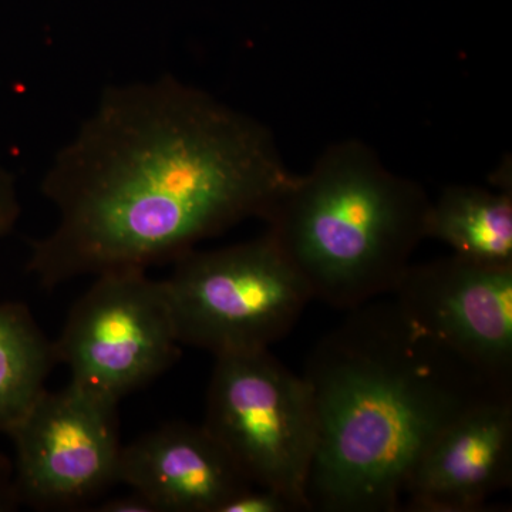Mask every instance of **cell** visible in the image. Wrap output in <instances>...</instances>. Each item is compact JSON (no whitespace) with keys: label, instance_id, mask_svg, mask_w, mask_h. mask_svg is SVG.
<instances>
[{"label":"cell","instance_id":"cell-12","mask_svg":"<svg viewBox=\"0 0 512 512\" xmlns=\"http://www.w3.org/2000/svg\"><path fill=\"white\" fill-rule=\"evenodd\" d=\"M56 363L55 346L28 306L0 303V433H8L45 393Z\"/></svg>","mask_w":512,"mask_h":512},{"label":"cell","instance_id":"cell-16","mask_svg":"<svg viewBox=\"0 0 512 512\" xmlns=\"http://www.w3.org/2000/svg\"><path fill=\"white\" fill-rule=\"evenodd\" d=\"M20 505L15 468L8 457L0 454V512L18 510Z\"/></svg>","mask_w":512,"mask_h":512},{"label":"cell","instance_id":"cell-2","mask_svg":"<svg viewBox=\"0 0 512 512\" xmlns=\"http://www.w3.org/2000/svg\"><path fill=\"white\" fill-rule=\"evenodd\" d=\"M348 312L316 343L303 373L318 427L309 511H399L431 441L468 410L512 392L431 338L393 296Z\"/></svg>","mask_w":512,"mask_h":512},{"label":"cell","instance_id":"cell-10","mask_svg":"<svg viewBox=\"0 0 512 512\" xmlns=\"http://www.w3.org/2000/svg\"><path fill=\"white\" fill-rule=\"evenodd\" d=\"M117 484L140 491L160 512H220L252 485L204 424L188 423L165 424L121 447Z\"/></svg>","mask_w":512,"mask_h":512},{"label":"cell","instance_id":"cell-13","mask_svg":"<svg viewBox=\"0 0 512 512\" xmlns=\"http://www.w3.org/2000/svg\"><path fill=\"white\" fill-rule=\"evenodd\" d=\"M298 511L284 494L271 488L249 485L222 505L220 512H289Z\"/></svg>","mask_w":512,"mask_h":512},{"label":"cell","instance_id":"cell-14","mask_svg":"<svg viewBox=\"0 0 512 512\" xmlns=\"http://www.w3.org/2000/svg\"><path fill=\"white\" fill-rule=\"evenodd\" d=\"M19 215L20 201L15 177L0 168V239L15 228Z\"/></svg>","mask_w":512,"mask_h":512},{"label":"cell","instance_id":"cell-15","mask_svg":"<svg viewBox=\"0 0 512 512\" xmlns=\"http://www.w3.org/2000/svg\"><path fill=\"white\" fill-rule=\"evenodd\" d=\"M97 512H160L156 504L141 494L140 491L133 490V493L123 495V497L110 498L103 501L94 508Z\"/></svg>","mask_w":512,"mask_h":512},{"label":"cell","instance_id":"cell-7","mask_svg":"<svg viewBox=\"0 0 512 512\" xmlns=\"http://www.w3.org/2000/svg\"><path fill=\"white\" fill-rule=\"evenodd\" d=\"M20 504L74 510L117 484L121 453L117 403L70 382L45 393L8 431Z\"/></svg>","mask_w":512,"mask_h":512},{"label":"cell","instance_id":"cell-1","mask_svg":"<svg viewBox=\"0 0 512 512\" xmlns=\"http://www.w3.org/2000/svg\"><path fill=\"white\" fill-rule=\"evenodd\" d=\"M293 177L261 121L205 90L174 76L107 87L43 177L59 221L33 242L28 272L52 289L174 262L264 220Z\"/></svg>","mask_w":512,"mask_h":512},{"label":"cell","instance_id":"cell-4","mask_svg":"<svg viewBox=\"0 0 512 512\" xmlns=\"http://www.w3.org/2000/svg\"><path fill=\"white\" fill-rule=\"evenodd\" d=\"M165 292L181 345L215 357L269 349L313 301L308 286L268 234L174 261Z\"/></svg>","mask_w":512,"mask_h":512},{"label":"cell","instance_id":"cell-3","mask_svg":"<svg viewBox=\"0 0 512 512\" xmlns=\"http://www.w3.org/2000/svg\"><path fill=\"white\" fill-rule=\"evenodd\" d=\"M430 202L363 141L343 140L295 174L262 221L312 299L352 311L396 291L426 239Z\"/></svg>","mask_w":512,"mask_h":512},{"label":"cell","instance_id":"cell-5","mask_svg":"<svg viewBox=\"0 0 512 512\" xmlns=\"http://www.w3.org/2000/svg\"><path fill=\"white\" fill-rule=\"evenodd\" d=\"M204 427L249 483L309 511L306 485L318 427L305 377L269 349L217 356Z\"/></svg>","mask_w":512,"mask_h":512},{"label":"cell","instance_id":"cell-9","mask_svg":"<svg viewBox=\"0 0 512 512\" xmlns=\"http://www.w3.org/2000/svg\"><path fill=\"white\" fill-rule=\"evenodd\" d=\"M512 483V396L468 410L441 431L404 485L402 510L484 511Z\"/></svg>","mask_w":512,"mask_h":512},{"label":"cell","instance_id":"cell-6","mask_svg":"<svg viewBox=\"0 0 512 512\" xmlns=\"http://www.w3.org/2000/svg\"><path fill=\"white\" fill-rule=\"evenodd\" d=\"M53 346L73 383L119 404L180 356L164 282L148 278L146 269L96 275Z\"/></svg>","mask_w":512,"mask_h":512},{"label":"cell","instance_id":"cell-11","mask_svg":"<svg viewBox=\"0 0 512 512\" xmlns=\"http://www.w3.org/2000/svg\"><path fill=\"white\" fill-rule=\"evenodd\" d=\"M444 242L458 258L512 266V188L504 175L498 191L450 185L431 200L426 239Z\"/></svg>","mask_w":512,"mask_h":512},{"label":"cell","instance_id":"cell-8","mask_svg":"<svg viewBox=\"0 0 512 512\" xmlns=\"http://www.w3.org/2000/svg\"><path fill=\"white\" fill-rule=\"evenodd\" d=\"M390 296L431 338L512 392V266L456 255L412 264Z\"/></svg>","mask_w":512,"mask_h":512}]
</instances>
